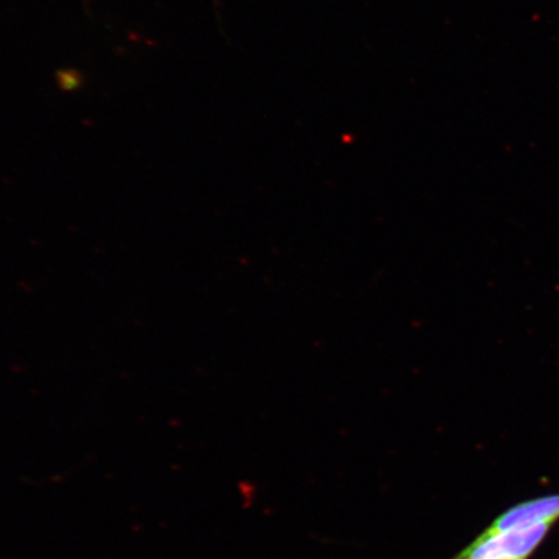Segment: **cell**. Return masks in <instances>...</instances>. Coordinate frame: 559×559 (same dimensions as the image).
Here are the masks:
<instances>
[{
	"mask_svg": "<svg viewBox=\"0 0 559 559\" xmlns=\"http://www.w3.org/2000/svg\"><path fill=\"white\" fill-rule=\"evenodd\" d=\"M554 522L526 528L484 533L457 559H526L539 547Z\"/></svg>",
	"mask_w": 559,
	"mask_h": 559,
	"instance_id": "obj_1",
	"label": "cell"
},
{
	"mask_svg": "<svg viewBox=\"0 0 559 559\" xmlns=\"http://www.w3.org/2000/svg\"><path fill=\"white\" fill-rule=\"evenodd\" d=\"M557 520H559V495L547 496V498L522 502V504L507 510L504 514L495 520L486 533L526 528Z\"/></svg>",
	"mask_w": 559,
	"mask_h": 559,
	"instance_id": "obj_2",
	"label": "cell"
}]
</instances>
